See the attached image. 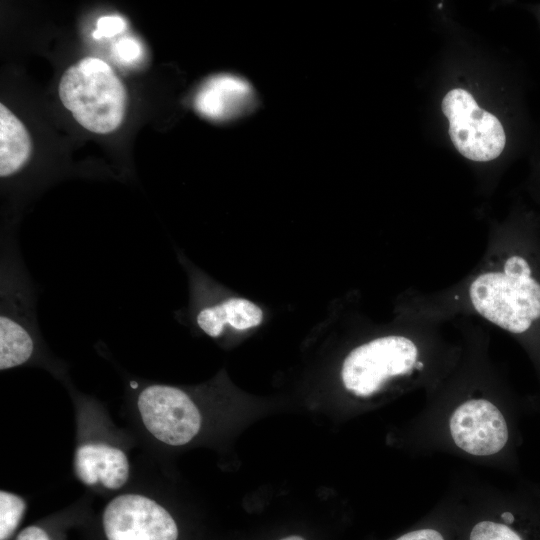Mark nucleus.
Here are the masks:
<instances>
[{"label":"nucleus","mask_w":540,"mask_h":540,"mask_svg":"<svg viewBox=\"0 0 540 540\" xmlns=\"http://www.w3.org/2000/svg\"><path fill=\"white\" fill-rule=\"evenodd\" d=\"M461 344L452 370L425 392V403L401 429L397 444L413 456L447 454L517 474L521 419L532 397L514 389L491 355V337L476 319L451 322Z\"/></svg>","instance_id":"nucleus-1"},{"label":"nucleus","mask_w":540,"mask_h":540,"mask_svg":"<svg viewBox=\"0 0 540 540\" xmlns=\"http://www.w3.org/2000/svg\"><path fill=\"white\" fill-rule=\"evenodd\" d=\"M530 224L494 226L477 264L446 287L411 288L398 317L449 324L480 319L508 334L527 356L538 384L532 396L540 415V233Z\"/></svg>","instance_id":"nucleus-2"},{"label":"nucleus","mask_w":540,"mask_h":540,"mask_svg":"<svg viewBox=\"0 0 540 540\" xmlns=\"http://www.w3.org/2000/svg\"><path fill=\"white\" fill-rule=\"evenodd\" d=\"M454 540H540V482L456 483Z\"/></svg>","instance_id":"nucleus-3"},{"label":"nucleus","mask_w":540,"mask_h":540,"mask_svg":"<svg viewBox=\"0 0 540 540\" xmlns=\"http://www.w3.org/2000/svg\"><path fill=\"white\" fill-rule=\"evenodd\" d=\"M36 289L15 244H2L0 266V369L43 362Z\"/></svg>","instance_id":"nucleus-4"},{"label":"nucleus","mask_w":540,"mask_h":540,"mask_svg":"<svg viewBox=\"0 0 540 540\" xmlns=\"http://www.w3.org/2000/svg\"><path fill=\"white\" fill-rule=\"evenodd\" d=\"M59 97L74 119L91 132L110 133L123 121L126 89L99 58L85 57L70 66L60 79Z\"/></svg>","instance_id":"nucleus-5"},{"label":"nucleus","mask_w":540,"mask_h":540,"mask_svg":"<svg viewBox=\"0 0 540 540\" xmlns=\"http://www.w3.org/2000/svg\"><path fill=\"white\" fill-rule=\"evenodd\" d=\"M134 406L148 437L165 446L188 444L202 426L199 407L186 391L176 386L143 384L135 394Z\"/></svg>","instance_id":"nucleus-6"},{"label":"nucleus","mask_w":540,"mask_h":540,"mask_svg":"<svg viewBox=\"0 0 540 540\" xmlns=\"http://www.w3.org/2000/svg\"><path fill=\"white\" fill-rule=\"evenodd\" d=\"M441 109L449 121V136L465 158L487 162L503 151L506 136L496 116L480 108L473 96L453 89L443 98Z\"/></svg>","instance_id":"nucleus-7"},{"label":"nucleus","mask_w":540,"mask_h":540,"mask_svg":"<svg viewBox=\"0 0 540 540\" xmlns=\"http://www.w3.org/2000/svg\"><path fill=\"white\" fill-rule=\"evenodd\" d=\"M101 521L107 540H177L179 535L170 512L140 492L114 496L105 505Z\"/></svg>","instance_id":"nucleus-8"},{"label":"nucleus","mask_w":540,"mask_h":540,"mask_svg":"<svg viewBox=\"0 0 540 540\" xmlns=\"http://www.w3.org/2000/svg\"><path fill=\"white\" fill-rule=\"evenodd\" d=\"M73 471L84 486L114 492L128 483L131 463L125 449L113 440L86 436L75 447Z\"/></svg>","instance_id":"nucleus-9"},{"label":"nucleus","mask_w":540,"mask_h":540,"mask_svg":"<svg viewBox=\"0 0 540 540\" xmlns=\"http://www.w3.org/2000/svg\"><path fill=\"white\" fill-rule=\"evenodd\" d=\"M252 86L242 77L220 74L208 78L198 89L194 106L199 114L214 120L228 121L245 116L255 105Z\"/></svg>","instance_id":"nucleus-10"},{"label":"nucleus","mask_w":540,"mask_h":540,"mask_svg":"<svg viewBox=\"0 0 540 540\" xmlns=\"http://www.w3.org/2000/svg\"><path fill=\"white\" fill-rule=\"evenodd\" d=\"M262 319V310L253 302L244 298H230L200 309L196 324L206 335L217 338L225 326L244 330L257 326Z\"/></svg>","instance_id":"nucleus-11"},{"label":"nucleus","mask_w":540,"mask_h":540,"mask_svg":"<svg viewBox=\"0 0 540 540\" xmlns=\"http://www.w3.org/2000/svg\"><path fill=\"white\" fill-rule=\"evenodd\" d=\"M31 154V140L23 123L0 104V176L8 177L20 170Z\"/></svg>","instance_id":"nucleus-12"},{"label":"nucleus","mask_w":540,"mask_h":540,"mask_svg":"<svg viewBox=\"0 0 540 540\" xmlns=\"http://www.w3.org/2000/svg\"><path fill=\"white\" fill-rule=\"evenodd\" d=\"M455 500L451 489L415 526L393 540H454Z\"/></svg>","instance_id":"nucleus-13"},{"label":"nucleus","mask_w":540,"mask_h":540,"mask_svg":"<svg viewBox=\"0 0 540 540\" xmlns=\"http://www.w3.org/2000/svg\"><path fill=\"white\" fill-rule=\"evenodd\" d=\"M27 509V502L14 492L0 491V540H8L18 528Z\"/></svg>","instance_id":"nucleus-14"},{"label":"nucleus","mask_w":540,"mask_h":540,"mask_svg":"<svg viewBox=\"0 0 540 540\" xmlns=\"http://www.w3.org/2000/svg\"><path fill=\"white\" fill-rule=\"evenodd\" d=\"M112 50L116 59L125 63L138 60L142 54L140 42L133 37L120 38L114 43Z\"/></svg>","instance_id":"nucleus-15"},{"label":"nucleus","mask_w":540,"mask_h":540,"mask_svg":"<svg viewBox=\"0 0 540 540\" xmlns=\"http://www.w3.org/2000/svg\"><path fill=\"white\" fill-rule=\"evenodd\" d=\"M126 27L125 20L120 16L110 15L99 18L97 22V29L93 32L92 36L95 39L103 37H112L121 33Z\"/></svg>","instance_id":"nucleus-16"},{"label":"nucleus","mask_w":540,"mask_h":540,"mask_svg":"<svg viewBox=\"0 0 540 540\" xmlns=\"http://www.w3.org/2000/svg\"><path fill=\"white\" fill-rule=\"evenodd\" d=\"M15 540H52L48 532L37 525H31L19 532Z\"/></svg>","instance_id":"nucleus-17"},{"label":"nucleus","mask_w":540,"mask_h":540,"mask_svg":"<svg viewBox=\"0 0 540 540\" xmlns=\"http://www.w3.org/2000/svg\"><path fill=\"white\" fill-rule=\"evenodd\" d=\"M280 540H305V539L297 535H291V536L282 538Z\"/></svg>","instance_id":"nucleus-18"}]
</instances>
